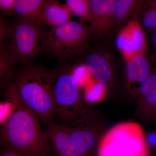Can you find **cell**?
<instances>
[{
    "mask_svg": "<svg viewBox=\"0 0 156 156\" xmlns=\"http://www.w3.org/2000/svg\"></svg>",
    "mask_w": 156,
    "mask_h": 156,
    "instance_id": "obj_25",
    "label": "cell"
},
{
    "mask_svg": "<svg viewBox=\"0 0 156 156\" xmlns=\"http://www.w3.org/2000/svg\"><path fill=\"white\" fill-rule=\"evenodd\" d=\"M137 11L117 35V47L126 62L146 51V40L143 28L137 19Z\"/></svg>",
    "mask_w": 156,
    "mask_h": 156,
    "instance_id": "obj_8",
    "label": "cell"
},
{
    "mask_svg": "<svg viewBox=\"0 0 156 156\" xmlns=\"http://www.w3.org/2000/svg\"><path fill=\"white\" fill-rule=\"evenodd\" d=\"M17 0H0V9L8 15L14 13Z\"/></svg>",
    "mask_w": 156,
    "mask_h": 156,
    "instance_id": "obj_20",
    "label": "cell"
},
{
    "mask_svg": "<svg viewBox=\"0 0 156 156\" xmlns=\"http://www.w3.org/2000/svg\"><path fill=\"white\" fill-rule=\"evenodd\" d=\"M153 59H154V61H155V60H156V48L155 49V53H154V55Z\"/></svg>",
    "mask_w": 156,
    "mask_h": 156,
    "instance_id": "obj_24",
    "label": "cell"
},
{
    "mask_svg": "<svg viewBox=\"0 0 156 156\" xmlns=\"http://www.w3.org/2000/svg\"><path fill=\"white\" fill-rule=\"evenodd\" d=\"M126 62V80L129 88H134L135 95L140 84L150 73L152 65L145 53L134 56Z\"/></svg>",
    "mask_w": 156,
    "mask_h": 156,
    "instance_id": "obj_13",
    "label": "cell"
},
{
    "mask_svg": "<svg viewBox=\"0 0 156 156\" xmlns=\"http://www.w3.org/2000/svg\"><path fill=\"white\" fill-rule=\"evenodd\" d=\"M16 62L7 51L5 47L0 43V74L1 83L5 86L10 83V78L13 72V67Z\"/></svg>",
    "mask_w": 156,
    "mask_h": 156,
    "instance_id": "obj_18",
    "label": "cell"
},
{
    "mask_svg": "<svg viewBox=\"0 0 156 156\" xmlns=\"http://www.w3.org/2000/svg\"><path fill=\"white\" fill-rule=\"evenodd\" d=\"M142 0H115L114 27L117 30L131 20L136 14Z\"/></svg>",
    "mask_w": 156,
    "mask_h": 156,
    "instance_id": "obj_16",
    "label": "cell"
},
{
    "mask_svg": "<svg viewBox=\"0 0 156 156\" xmlns=\"http://www.w3.org/2000/svg\"><path fill=\"white\" fill-rule=\"evenodd\" d=\"M97 156H150L142 126L132 122L113 126L101 136Z\"/></svg>",
    "mask_w": 156,
    "mask_h": 156,
    "instance_id": "obj_4",
    "label": "cell"
},
{
    "mask_svg": "<svg viewBox=\"0 0 156 156\" xmlns=\"http://www.w3.org/2000/svg\"><path fill=\"white\" fill-rule=\"evenodd\" d=\"M66 128L71 143L81 155H95L103 135L102 125L93 118L76 127Z\"/></svg>",
    "mask_w": 156,
    "mask_h": 156,
    "instance_id": "obj_7",
    "label": "cell"
},
{
    "mask_svg": "<svg viewBox=\"0 0 156 156\" xmlns=\"http://www.w3.org/2000/svg\"><path fill=\"white\" fill-rule=\"evenodd\" d=\"M45 132L51 152L56 156H82L71 143L66 126L52 123Z\"/></svg>",
    "mask_w": 156,
    "mask_h": 156,
    "instance_id": "obj_12",
    "label": "cell"
},
{
    "mask_svg": "<svg viewBox=\"0 0 156 156\" xmlns=\"http://www.w3.org/2000/svg\"><path fill=\"white\" fill-rule=\"evenodd\" d=\"M66 4L73 15L79 17L83 22H90V0H66Z\"/></svg>",
    "mask_w": 156,
    "mask_h": 156,
    "instance_id": "obj_19",
    "label": "cell"
},
{
    "mask_svg": "<svg viewBox=\"0 0 156 156\" xmlns=\"http://www.w3.org/2000/svg\"><path fill=\"white\" fill-rule=\"evenodd\" d=\"M41 27L35 23L18 20L9 27L7 44H2L16 62L27 63L43 51Z\"/></svg>",
    "mask_w": 156,
    "mask_h": 156,
    "instance_id": "obj_6",
    "label": "cell"
},
{
    "mask_svg": "<svg viewBox=\"0 0 156 156\" xmlns=\"http://www.w3.org/2000/svg\"><path fill=\"white\" fill-rule=\"evenodd\" d=\"M1 156H27L19 152L2 148L1 153Z\"/></svg>",
    "mask_w": 156,
    "mask_h": 156,
    "instance_id": "obj_21",
    "label": "cell"
},
{
    "mask_svg": "<svg viewBox=\"0 0 156 156\" xmlns=\"http://www.w3.org/2000/svg\"><path fill=\"white\" fill-rule=\"evenodd\" d=\"M136 111L142 121H156V60L150 74L141 83L136 93Z\"/></svg>",
    "mask_w": 156,
    "mask_h": 156,
    "instance_id": "obj_9",
    "label": "cell"
},
{
    "mask_svg": "<svg viewBox=\"0 0 156 156\" xmlns=\"http://www.w3.org/2000/svg\"><path fill=\"white\" fill-rule=\"evenodd\" d=\"M5 94L11 111L1 126L2 147L27 156H53L40 119L23 101L14 83L6 85Z\"/></svg>",
    "mask_w": 156,
    "mask_h": 156,
    "instance_id": "obj_1",
    "label": "cell"
},
{
    "mask_svg": "<svg viewBox=\"0 0 156 156\" xmlns=\"http://www.w3.org/2000/svg\"><path fill=\"white\" fill-rule=\"evenodd\" d=\"M54 91L55 123L72 128L94 118L85 106L76 81L69 71L56 73Z\"/></svg>",
    "mask_w": 156,
    "mask_h": 156,
    "instance_id": "obj_3",
    "label": "cell"
},
{
    "mask_svg": "<svg viewBox=\"0 0 156 156\" xmlns=\"http://www.w3.org/2000/svg\"><path fill=\"white\" fill-rule=\"evenodd\" d=\"M153 31L151 37V41L155 49L156 48V29Z\"/></svg>",
    "mask_w": 156,
    "mask_h": 156,
    "instance_id": "obj_23",
    "label": "cell"
},
{
    "mask_svg": "<svg viewBox=\"0 0 156 156\" xmlns=\"http://www.w3.org/2000/svg\"><path fill=\"white\" fill-rule=\"evenodd\" d=\"M56 73L41 66L29 64L17 74L14 83L23 101L47 126L55 122Z\"/></svg>",
    "mask_w": 156,
    "mask_h": 156,
    "instance_id": "obj_2",
    "label": "cell"
},
{
    "mask_svg": "<svg viewBox=\"0 0 156 156\" xmlns=\"http://www.w3.org/2000/svg\"><path fill=\"white\" fill-rule=\"evenodd\" d=\"M146 138L149 146L150 145H154L156 147V131L151 132Z\"/></svg>",
    "mask_w": 156,
    "mask_h": 156,
    "instance_id": "obj_22",
    "label": "cell"
},
{
    "mask_svg": "<svg viewBox=\"0 0 156 156\" xmlns=\"http://www.w3.org/2000/svg\"><path fill=\"white\" fill-rule=\"evenodd\" d=\"M92 33V27L85 23L70 20L43 33V51L61 60L68 59L83 50Z\"/></svg>",
    "mask_w": 156,
    "mask_h": 156,
    "instance_id": "obj_5",
    "label": "cell"
},
{
    "mask_svg": "<svg viewBox=\"0 0 156 156\" xmlns=\"http://www.w3.org/2000/svg\"><path fill=\"white\" fill-rule=\"evenodd\" d=\"M48 0H17L14 13L16 20L35 23Z\"/></svg>",
    "mask_w": 156,
    "mask_h": 156,
    "instance_id": "obj_15",
    "label": "cell"
},
{
    "mask_svg": "<svg viewBox=\"0 0 156 156\" xmlns=\"http://www.w3.org/2000/svg\"><path fill=\"white\" fill-rule=\"evenodd\" d=\"M90 26L93 33L101 38L113 28L115 21V0H90Z\"/></svg>",
    "mask_w": 156,
    "mask_h": 156,
    "instance_id": "obj_10",
    "label": "cell"
},
{
    "mask_svg": "<svg viewBox=\"0 0 156 156\" xmlns=\"http://www.w3.org/2000/svg\"><path fill=\"white\" fill-rule=\"evenodd\" d=\"M137 15L143 28L151 31L156 29V0H142Z\"/></svg>",
    "mask_w": 156,
    "mask_h": 156,
    "instance_id": "obj_17",
    "label": "cell"
},
{
    "mask_svg": "<svg viewBox=\"0 0 156 156\" xmlns=\"http://www.w3.org/2000/svg\"><path fill=\"white\" fill-rule=\"evenodd\" d=\"M86 65L93 76L100 83H108L112 79L111 66L102 54L98 53H91L86 59Z\"/></svg>",
    "mask_w": 156,
    "mask_h": 156,
    "instance_id": "obj_14",
    "label": "cell"
},
{
    "mask_svg": "<svg viewBox=\"0 0 156 156\" xmlns=\"http://www.w3.org/2000/svg\"><path fill=\"white\" fill-rule=\"evenodd\" d=\"M72 15L66 4L58 0H48L35 23L41 27L48 26L51 29L55 28L71 20Z\"/></svg>",
    "mask_w": 156,
    "mask_h": 156,
    "instance_id": "obj_11",
    "label": "cell"
}]
</instances>
